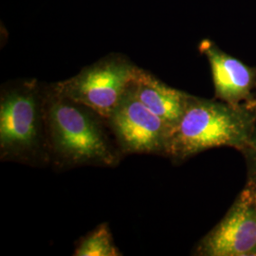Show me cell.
<instances>
[{
  "instance_id": "obj_1",
  "label": "cell",
  "mask_w": 256,
  "mask_h": 256,
  "mask_svg": "<svg viewBox=\"0 0 256 256\" xmlns=\"http://www.w3.org/2000/svg\"><path fill=\"white\" fill-rule=\"evenodd\" d=\"M252 122V101L230 104L192 96L182 118L168 130L164 155L184 160L216 147L242 151L250 136Z\"/></svg>"
},
{
  "instance_id": "obj_2",
  "label": "cell",
  "mask_w": 256,
  "mask_h": 256,
  "mask_svg": "<svg viewBox=\"0 0 256 256\" xmlns=\"http://www.w3.org/2000/svg\"><path fill=\"white\" fill-rule=\"evenodd\" d=\"M45 120L48 155L63 165L111 166L119 158L93 110L48 86Z\"/></svg>"
},
{
  "instance_id": "obj_3",
  "label": "cell",
  "mask_w": 256,
  "mask_h": 256,
  "mask_svg": "<svg viewBox=\"0 0 256 256\" xmlns=\"http://www.w3.org/2000/svg\"><path fill=\"white\" fill-rule=\"evenodd\" d=\"M46 88L36 81L6 86L0 98L2 160H36L48 155L45 120Z\"/></svg>"
},
{
  "instance_id": "obj_4",
  "label": "cell",
  "mask_w": 256,
  "mask_h": 256,
  "mask_svg": "<svg viewBox=\"0 0 256 256\" xmlns=\"http://www.w3.org/2000/svg\"><path fill=\"white\" fill-rule=\"evenodd\" d=\"M138 66L124 55L110 54L72 77L50 84L57 94L82 104L108 120L118 106Z\"/></svg>"
},
{
  "instance_id": "obj_5",
  "label": "cell",
  "mask_w": 256,
  "mask_h": 256,
  "mask_svg": "<svg viewBox=\"0 0 256 256\" xmlns=\"http://www.w3.org/2000/svg\"><path fill=\"white\" fill-rule=\"evenodd\" d=\"M202 256H256V189L246 185L196 248Z\"/></svg>"
},
{
  "instance_id": "obj_6",
  "label": "cell",
  "mask_w": 256,
  "mask_h": 256,
  "mask_svg": "<svg viewBox=\"0 0 256 256\" xmlns=\"http://www.w3.org/2000/svg\"><path fill=\"white\" fill-rule=\"evenodd\" d=\"M106 120L124 152L164 154L169 126L138 98L133 81Z\"/></svg>"
},
{
  "instance_id": "obj_7",
  "label": "cell",
  "mask_w": 256,
  "mask_h": 256,
  "mask_svg": "<svg viewBox=\"0 0 256 256\" xmlns=\"http://www.w3.org/2000/svg\"><path fill=\"white\" fill-rule=\"evenodd\" d=\"M200 48L209 61L216 99L241 104L256 98V68L224 52L210 40H203Z\"/></svg>"
},
{
  "instance_id": "obj_8",
  "label": "cell",
  "mask_w": 256,
  "mask_h": 256,
  "mask_svg": "<svg viewBox=\"0 0 256 256\" xmlns=\"http://www.w3.org/2000/svg\"><path fill=\"white\" fill-rule=\"evenodd\" d=\"M133 84L138 98L169 126L176 124L184 113L192 95L162 82L155 75L138 68Z\"/></svg>"
},
{
  "instance_id": "obj_9",
  "label": "cell",
  "mask_w": 256,
  "mask_h": 256,
  "mask_svg": "<svg viewBox=\"0 0 256 256\" xmlns=\"http://www.w3.org/2000/svg\"><path fill=\"white\" fill-rule=\"evenodd\" d=\"M74 256H118L122 254L115 246L108 225L104 223L80 240Z\"/></svg>"
},
{
  "instance_id": "obj_10",
  "label": "cell",
  "mask_w": 256,
  "mask_h": 256,
  "mask_svg": "<svg viewBox=\"0 0 256 256\" xmlns=\"http://www.w3.org/2000/svg\"><path fill=\"white\" fill-rule=\"evenodd\" d=\"M254 111L252 129L247 146L241 151L247 164V185L256 189V97L252 101Z\"/></svg>"
}]
</instances>
